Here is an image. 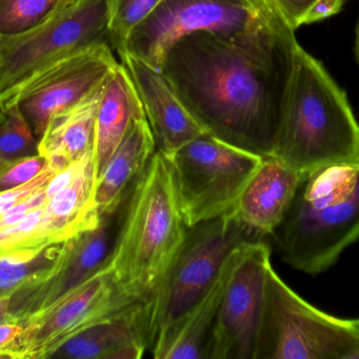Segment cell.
Segmentation results:
<instances>
[{"label":"cell","mask_w":359,"mask_h":359,"mask_svg":"<svg viewBox=\"0 0 359 359\" xmlns=\"http://www.w3.org/2000/svg\"><path fill=\"white\" fill-rule=\"evenodd\" d=\"M65 167L67 166L60 164V162H55V160H48L43 170L33 181L20 185V187L15 188V189L0 192V217L4 213L8 212L13 207L18 204L19 202H23L31 196L35 195L41 190L46 189L52 177Z\"/></svg>","instance_id":"cell-28"},{"label":"cell","mask_w":359,"mask_h":359,"mask_svg":"<svg viewBox=\"0 0 359 359\" xmlns=\"http://www.w3.org/2000/svg\"><path fill=\"white\" fill-rule=\"evenodd\" d=\"M272 156L302 174L359 159V124L346 91L302 46Z\"/></svg>","instance_id":"cell-4"},{"label":"cell","mask_w":359,"mask_h":359,"mask_svg":"<svg viewBox=\"0 0 359 359\" xmlns=\"http://www.w3.org/2000/svg\"><path fill=\"white\" fill-rule=\"evenodd\" d=\"M271 266L266 240L240 249L219 303L207 359H257L266 276Z\"/></svg>","instance_id":"cell-10"},{"label":"cell","mask_w":359,"mask_h":359,"mask_svg":"<svg viewBox=\"0 0 359 359\" xmlns=\"http://www.w3.org/2000/svg\"><path fill=\"white\" fill-rule=\"evenodd\" d=\"M39 139L17 103L0 107V164L37 155Z\"/></svg>","instance_id":"cell-25"},{"label":"cell","mask_w":359,"mask_h":359,"mask_svg":"<svg viewBox=\"0 0 359 359\" xmlns=\"http://www.w3.org/2000/svg\"><path fill=\"white\" fill-rule=\"evenodd\" d=\"M293 31L339 14L346 0H263Z\"/></svg>","instance_id":"cell-26"},{"label":"cell","mask_w":359,"mask_h":359,"mask_svg":"<svg viewBox=\"0 0 359 359\" xmlns=\"http://www.w3.org/2000/svg\"><path fill=\"white\" fill-rule=\"evenodd\" d=\"M117 65L111 46H98L42 72L8 103H17L40 141L54 116L94 92Z\"/></svg>","instance_id":"cell-13"},{"label":"cell","mask_w":359,"mask_h":359,"mask_svg":"<svg viewBox=\"0 0 359 359\" xmlns=\"http://www.w3.org/2000/svg\"><path fill=\"white\" fill-rule=\"evenodd\" d=\"M142 305L104 318L63 344L52 358L139 359L149 351Z\"/></svg>","instance_id":"cell-16"},{"label":"cell","mask_w":359,"mask_h":359,"mask_svg":"<svg viewBox=\"0 0 359 359\" xmlns=\"http://www.w3.org/2000/svg\"><path fill=\"white\" fill-rule=\"evenodd\" d=\"M109 44V0H75L39 27L0 39V107L61 61Z\"/></svg>","instance_id":"cell-7"},{"label":"cell","mask_w":359,"mask_h":359,"mask_svg":"<svg viewBox=\"0 0 359 359\" xmlns=\"http://www.w3.org/2000/svg\"><path fill=\"white\" fill-rule=\"evenodd\" d=\"M139 117H145V113L136 86L126 65L118 63L105 81L97 112L95 134L97 178L134 120Z\"/></svg>","instance_id":"cell-18"},{"label":"cell","mask_w":359,"mask_h":359,"mask_svg":"<svg viewBox=\"0 0 359 359\" xmlns=\"http://www.w3.org/2000/svg\"><path fill=\"white\" fill-rule=\"evenodd\" d=\"M271 237L283 261L293 269L316 275L334 265L359 238V159L303 174Z\"/></svg>","instance_id":"cell-3"},{"label":"cell","mask_w":359,"mask_h":359,"mask_svg":"<svg viewBox=\"0 0 359 359\" xmlns=\"http://www.w3.org/2000/svg\"><path fill=\"white\" fill-rule=\"evenodd\" d=\"M358 350V320L320 311L268 269L257 359H353Z\"/></svg>","instance_id":"cell-6"},{"label":"cell","mask_w":359,"mask_h":359,"mask_svg":"<svg viewBox=\"0 0 359 359\" xmlns=\"http://www.w3.org/2000/svg\"><path fill=\"white\" fill-rule=\"evenodd\" d=\"M186 231L172 167L156 151L130 187L107 261L119 294L143 303L174 261Z\"/></svg>","instance_id":"cell-2"},{"label":"cell","mask_w":359,"mask_h":359,"mask_svg":"<svg viewBox=\"0 0 359 359\" xmlns=\"http://www.w3.org/2000/svg\"><path fill=\"white\" fill-rule=\"evenodd\" d=\"M156 151L147 117L137 118L97 178L95 200L100 215L121 204Z\"/></svg>","instance_id":"cell-19"},{"label":"cell","mask_w":359,"mask_h":359,"mask_svg":"<svg viewBox=\"0 0 359 359\" xmlns=\"http://www.w3.org/2000/svg\"><path fill=\"white\" fill-rule=\"evenodd\" d=\"M48 159L33 155L0 164V192L15 189L33 181L43 170Z\"/></svg>","instance_id":"cell-27"},{"label":"cell","mask_w":359,"mask_h":359,"mask_svg":"<svg viewBox=\"0 0 359 359\" xmlns=\"http://www.w3.org/2000/svg\"><path fill=\"white\" fill-rule=\"evenodd\" d=\"M302 176L276 156L263 157L245 185L234 214L261 237L271 236L291 206Z\"/></svg>","instance_id":"cell-15"},{"label":"cell","mask_w":359,"mask_h":359,"mask_svg":"<svg viewBox=\"0 0 359 359\" xmlns=\"http://www.w3.org/2000/svg\"><path fill=\"white\" fill-rule=\"evenodd\" d=\"M121 63L132 76L157 151L172 155L206 133L180 101L160 70L132 55H128Z\"/></svg>","instance_id":"cell-14"},{"label":"cell","mask_w":359,"mask_h":359,"mask_svg":"<svg viewBox=\"0 0 359 359\" xmlns=\"http://www.w3.org/2000/svg\"><path fill=\"white\" fill-rule=\"evenodd\" d=\"M141 303L119 294L109 268L104 266L52 307L27 320L22 334L13 346V355L15 359L52 358L63 344L78 333Z\"/></svg>","instance_id":"cell-11"},{"label":"cell","mask_w":359,"mask_h":359,"mask_svg":"<svg viewBox=\"0 0 359 359\" xmlns=\"http://www.w3.org/2000/svg\"><path fill=\"white\" fill-rule=\"evenodd\" d=\"M46 204L31 211L16 225L0 230V259L13 255L38 254L65 238L48 218Z\"/></svg>","instance_id":"cell-21"},{"label":"cell","mask_w":359,"mask_h":359,"mask_svg":"<svg viewBox=\"0 0 359 359\" xmlns=\"http://www.w3.org/2000/svg\"><path fill=\"white\" fill-rule=\"evenodd\" d=\"M62 244L48 247L38 254L1 257L0 295L16 292L23 287L48 278L56 267Z\"/></svg>","instance_id":"cell-22"},{"label":"cell","mask_w":359,"mask_h":359,"mask_svg":"<svg viewBox=\"0 0 359 359\" xmlns=\"http://www.w3.org/2000/svg\"><path fill=\"white\" fill-rule=\"evenodd\" d=\"M75 0H0V39L27 33Z\"/></svg>","instance_id":"cell-23"},{"label":"cell","mask_w":359,"mask_h":359,"mask_svg":"<svg viewBox=\"0 0 359 359\" xmlns=\"http://www.w3.org/2000/svg\"><path fill=\"white\" fill-rule=\"evenodd\" d=\"M240 249L228 259L208 292L158 337L151 349L154 358L207 359L219 303Z\"/></svg>","instance_id":"cell-17"},{"label":"cell","mask_w":359,"mask_h":359,"mask_svg":"<svg viewBox=\"0 0 359 359\" xmlns=\"http://www.w3.org/2000/svg\"><path fill=\"white\" fill-rule=\"evenodd\" d=\"M276 14L263 0H163L128 42V54L160 70L165 51L179 38L206 31L230 39L259 33Z\"/></svg>","instance_id":"cell-9"},{"label":"cell","mask_w":359,"mask_h":359,"mask_svg":"<svg viewBox=\"0 0 359 359\" xmlns=\"http://www.w3.org/2000/svg\"><path fill=\"white\" fill-rule=\"evenodd\" d=\"M354 52H355L356 61L359 65V18L355 31V46H354Z\"/></svg>","instance_id":"cell-30"},{"label":"cell","mask_w":359,"mask_h":359,"mask_svg":"<svg viewBox=\"0 0 359 359\" xmlns=\"http://www.w3.org/2000/svg\"><path fill=\"white\" fill-rule=\"evenodd\" d=\"M358 320V326H359V318H358V320Z\"/></svg>","instance_id":"cell-31"},{"label":"cell","mask_w":359,"mask_h":359,"mask_svg":"<svg viewBox=\"0 0 359 359\" xmlns=\"http://www.w3.org/2000/svg\"><path fill=\"white\" fill-rule=\"evenodd\" d=\"M25 325L18 320H8L0 322V353L8 359H15L12 353L13 346L22 334Z\"/></svg>","instance_id":"cell-29"},{"label":"cell","mask_w":359,"mask_h":359,"mask_svg":"<svg viewBox=\"0 0 359 359\" xmlns=\"http://www.w3.org/2000/svg\"><path fill=\"white\" fill-rule=\"evenodd\" d=\"M163 0H109V41L122 61L128 57V42Z\"/></svg>","instance_id":"cell-24"},{"label":"cell","mask_w":359,"mask_h":359,"mask_svg":"<svg viewBox=\"0 0 359 359\" xmlns=\"http://www.w3.org/2000/svg\"><path fill=\"white\" fill-rule=\"evenodd\" d=\"M276 14L244 39L188 34L162 57L160 71L205 132L262 157L276 150L301 44Z\"/></svg>","instance_id":"cell-1"},{"label":"cell","mask_w":359,"mask_h":359,"mask_svg":"<svg viewBox=\"0 0 359 359\" xmlns=\"http://www.w3.org/2000/svg\"><path fill=\"white\" fill-rule=\"evenodd\" d=\"M187 228L233 212L263 157L204 133L166 156Z\"/></svg>","instance_id":"cell-8"},{"label":"cell","mask_w":359,"mask_h":359,"mask_svg":"<svg viewBox=\"0 0 359 359\" xmlns=\"http://www.w3.org/2000/svg\"><path fill=\"white\" fill-rule=\"evenodd\" d=\"M128 193L117 208L101 215L95 229L63 242L56 267L48 278L13 293L10 320L25 324L107 266Z\"/></svg>","instance_id":"cell-12"},{"label":"cell","mask_w":359,"mask_h":359,"mask_svg":"<svg viewBox=\"0 0 359 359\" xmlns=\"http://www.w3.org/2000/svg\"><path fill=\"white\" fill-rule=\"evenodd\" d=\"M105 81L83 100L50 119L39 141V155L67 166L94 149L97 112Z\"/></svg>","instance_id":"cell-20"},{"label":"cell","mask_w":359,"mask_h":359,"mask_svg":"<svg viewBox=\"0 0 359 359\" xmlns=\"http://www.w3.org/2000/svg\"><path fill=\"white\" fill-rule=\"evenodd\" d=\"M264 240L233 212L187 228L174 261L157 288L143 301L149 351L158 337L208 292L238 249Z\"/></svg>","instance_id":"cell-5"}]
</instances>
